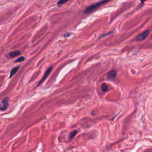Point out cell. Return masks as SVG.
I'll return each mask as SVG.
<instances>
[{
  "label": "cell",
  "instance_id": "1",
  "mask_svg": "<svg viewBox=\"0 0 152 152\" xmlns=\"http://www.w3.org/2000/svg\"><path fill=\"white\" fill-rule=\"evenodd\" d=\"M108 1H100V2H96V3L92 4V5H90L89 7H87L86 8V10L84 11V13L88 14L90 13H92L93 11H95V10L96 9V8H99V7L102 6V5H103L104 4L106 3V2H108Z\"/></svg>",
  "mask_w": 152,
  "mask_h": 152
},
{
  "label": "cell",
  "instance_id": "2",
  "mask_svg": "<svg viewBox=\"0 0 152 152\" xmlns=\"http://www.w3.org/2000/svg\"><path fill=\"white\" fill-rule=\"evenodd\" d=\"M9 106V102L8 99L7 98H4L1 102V111H5L7 110Z\"/></svg>",
  "mask_w": 152,
  "mask_h": 152
},
{
  "label": "cell",
  "instance_id": "3",
  "mask_svg": "<svg viewBox=\"0 0 152 152\" xmlns=\"http://www.w3.org/2000/svg\"><path fill=\"white\" fill-rule=\"evenodd\" d=\"M52 69H53V67H52L51 66V67H50L47 70H46V71L45 74H44V76H43L42 79L40 80L39 81V82L38 84H37V86H39L43 82H44L45 80L46 79V78H47L48 77L49 75L50 74L51 72Z\"/></svg>",
  "mask_w": 152,
  "mask_h": 152
},
{
  "label": "cell",
  "instance_id": "4",
  "mask_svg": "<svg viewBox=\"0 0 152 152\" xmlns=\"http://www.w3.org/2000/svg\"><path fill=\"white\" fill-rule=\"evenodd\" d=\"M149 30H147V31L141 33V34H139L138 36L137 37V40H138V41H141V40H144V39L149 35Z\"/></svg>",
  "mask_w": 152,
  "mask_h": 152
},
{
  "label": "cell",
  "instance_id": "5",
  "mask_svg": "<svg viewBox=\"0 0 152 152\" xmlns=\"http://www.w3.org/2000/svg\"><path fill=\"white\" fill-rule=\"evenodd\" d=\"M117 76V71L115 70H111L107 74V78L108 79H114Z\"/></svg>",
  "mask_w": 152,
  "mask_h": 152
},
{
  "label": "cell",
  "instance_id": "6",
  "mask_svg": "<svg viewBox=\"0 0 152 152\" xmlns=\"http://www.w3.org/2000/svg\"><path fill=\"white\" fill-rule=\"evenodd\" d=\"M20 66H16L15 67L13 68L11 70V71H10V78H11L13 76H14L15 74H16L17 71H18V69H19Z\"/></svg>",
  "mask_w": 152,
  "mask_h": 152
},
{
  "label": "cell",
  "instance_id": "7",
  "mask_svg": "<svg viewBox=\"0 0 152 152\" xmlns=\"http://www.w3.org/2000/svg\"><path fill=\"white\" fill-rule=\"evenodd\" d=\"M20 54V51H12L11 52L9 53V55L10 56H11V57L13 58V57H16V56L19 55Z\"/></svg>",
  "mask_w": 152,
  "mask_h": 152
},
{
  "label": "cell",
  "instance_id": "8",
  "mask_svg": "<svg viewBox=\"0 0 152 152\" xmlns=\"http://www.w3.org/2000/svg\"><path fill=\"white\" fill-rule=\"evenodd\" d=\"M102 90L103 92H107V91H108V87L106 84H105V83L102 84Z\"/></svg>",
  "mask_w": 152,
  "mask_h": 152
},
{
  "label": "cell",
  "instance_id": "9",
  "mask_svg": "<svg viewBox=\"0 0 152 152\" xmlns=\"http://www.w3.org/2000/svg\"><path fill=\"white\" fill-rule=\"evenodd\" d=\"M77 132H78L77 130H74V131H72L71 133H70V134H69V138H73V137L76 135V134L77 133Z\"/></svg>",
  "mask_w": 152,
  "mask_h": 152
},
{
  "label": "cell",
  "instance_id": "10",
  "mask_svg": "<svg viewBox=\"0 0 152 152\" xmlns=\"http://www.w3.org/2000/svg\"><path fill=\"white\" fill-rule=\"evenodd\" d=\"M25 60V58L24 56H21V57H19L18 58H17L16 60L14 61V63H18V62H22L23 61H24Z\"/></svg>",
  "mask_w": 152,
  "mask_h": 152
},
{
  "label": "cell",
  "instance_id": "11",
  "mask_svg": "<svg viewBox=\"0 0 152 152\" xmlns=\"http://www.w3.org/2000/svg\"><path fill=\"white\" fill-rule=\"evenodd\" d=\"M66 2L67 1H62V0H61V1H59L58 2V5H61V4L66 3Z\"/></svg>",
  "mask_w": 152,
  "mask_h": 152
},
{
  "label": "cell",
  "instance_id": "12",
  "mask_svg": "<svg viewBox=\"0 0 152 152\" xmlns=\"http://www.w3.org/2000/svg\"><path fill=\"white\" fill-rule=\"evenodd\" d=\"M113 32H109V33H107V34H102V35L101 36H100V37H104V36H107V35H108V34H111V33H112Z\"/></svg>",
  "mask_w": 152,
  "mask_h": 152
},
{
  "label": "cell",
  "instance_id": "13",
  "mask_svg": "<svg viewBox=\"0 0 152 152\" xmlns=\"http://www.w3.org/2000/svg\"><path fill=\"white\" fill-rule=\"evenodd\" d=\"M69 35H70V34H64V36H65V37H66V36H69Z\"/></svg>",
  "mask_w": 152,
  "mask_h": 152
}]
</instances>
